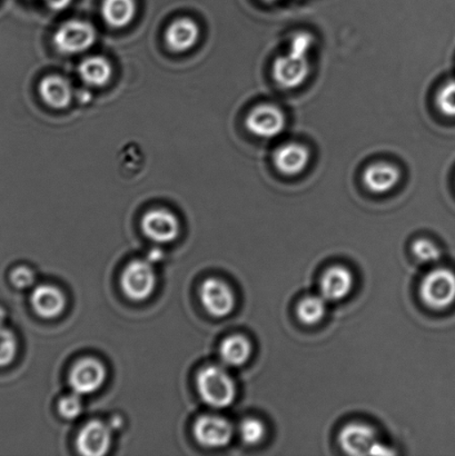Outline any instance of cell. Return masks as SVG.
I'll use <instances>...</instances> for the list:
<instances>
[{
	"label": "cell",
	"instance_id": "cell-1",
	"mask_svg": "<svg viewBox=\"0 0 455 456\" xmlns=\"http://www.w3.org/2000/svg\"><path fill=\"white\" fill-rule=\"evenodd\" d=\"M312 44L313 37L309 33H298L292 38L288 52L275 61L273 77L280 87L294 89L305 83L311 73Z\"/></svg>",
	"mask_w": 455,
	"mask_h": 456
},
{
	"label": "cell",
	"instance_id": "cell-2",
	"mask_svg": "<svg viewBox=\"0 0 455 456\" xmlns=\"http://www.w3.org/2000/svg\"><path fill=\"white\" fill-rule=\"evenodd\" d=\"M196 383L200 397L212 408L224 409L233 403L235 383L222 366L209 365L200 370Z\"/></svg>",
	"mask_w": 455,
	"mask_h": 456
},
{
	"label": "cell",
	"instance_id": "cell-3",
	"mask_svg": "<svg viewBox=\"0 0 455 456\" xmlns=\"http://www.w3.org/2000/svg\"><path fill=\"white\" fill-rule=\"evenodd\" d=\"M377 431L368 424H347L338 435V444L350 455H389L392 450L378 442Z\"/></svg>",
	"mask_w": 455,
	"mask_h": 456
},
{
	"label": "cell",
	"instance_id": "cell-4",
	"mask_svg": "<svg viewBox=\"0 0 455 456\" xmlns=\"http://www.w3.org/2000/svg\"><path fill=\"white\" fill-rule=\"evenodd\" d=\"M423 303L432 310H444L455 302V273L449 268H436L421 281Z\"/></svg>",
	"mask_w": 455,
	"mask_h": 456
},
{
	"label": "cell",
	"instance_id": "cell-5",
	"mask_svg": "<svg viewBox=\"0 0 455 456\" xmlns=\"http://www.w3.org/2000/svg\"><path fill=\"white\" fill-rule=\"evenodd\" d=\"M96 30L87 21L73 20L66 21L53 35V45L62 53L74 55L93 46Z\"/></svg>",
	"mask_w": 455,
	"mask_h": 456
},
{
	"label": "cell",
	"instance_id": "cell-6",
	"mask_svg": "<svg viewBox=\"0 0 455 456\" xmlns=\"http://www.w3.org/2000/svg\"><path fill=\"white\" fill-rule=\"evenodd\" d=\"M123 292L133 301H144L154 292L156 274L151 263L136 259L128 264L122 275Z\"/></svg>",
	"mask_w": 455,
	"mask_h": 456
},
{
	"label": "cell",
	"instance_id": "cell-7",
	"mask_svg": "<svg viewBox=\"0 0 455 456\" xmlns=\"http://www.w3.org/2000/svg\"><path fill=\"white\" fill-rule=\"evenodd\" d=\"M245 125L249 132L261 138L280 136L287 125L283 110L273 104H262L249 111Z\"/></svg>",
	"mask_w": 455,
	"mask_h": 456
},
{
	"label": "cell",
	"instance_id": "cell-8",
	"mask_svg": "<svg viewBox=\"0 0 455 456\" xmlns=\"http://www.w3.org/2000/svg\"><path fill=\"white\" fill-rule=\"evenodd\" d=\"M105 379L104 365L93 357H85L78 361L71 370L69 383L76 395H87L100 390Z\"/></svg>",
	"mask_w": 455,
	"mask_h": 456
},
{
	"label": "cell",
	"instance_id": "cell-9",
	"mask_svg": "<svg viewBox=\"0 0 455 456\" xmlns=\"http://www.w3.org/2000/svg\"><path fill=\"white\" fill-rule=\"evenodd\" d=\"M194 436L200 445L211 449L223 448L230 444L233 428L226 419L204 415L195 423Z\"/></svg>",
	"mask_w": 455,
	"mask_h": 456
},
{
	"label": "cell",
	"instance_id": "cell-10",
	"mask_svg": "<svg viewBox=\"0 0 455 456\" xmlns=\"http://www.w3.org/2000/svg\"><path fill=\"white\" fill-rule=\"evenodd\" d=\"M205 310L215 317H224L233 311L235 297L230 286L217 279L204 281L199 290Z\"/></svg>",
	"mask_w": 455,
	"mask_h": 456
},
{
	"label": "cell",
	"instance_id": "cell-11",
	"mask_svg": "<svg viewBox=\"0 0 455 456\" xmlns=\"http://www.w3.org/2000/svg\"><path fill=\"white\" fill-rule=\"evenodd\" d=\"M142 228L144 234L156 243H169L178 236L180 223L167 209H153L142 217Z\"/></svg>",
	"mask_w": 455,
	"mask_h": 456
},
{
	"label": "cell",
	"instance_id": "cell-12",
	"mask_svg": "<svg viewBox=\"0 0 455 456\" xmlns=\"http://www.w3.org/2000/svg\"><path fill=\"white\" fill-rule=\"evenodd\" d=\"M111 444V428L101 421H92L78 435L77 449L80 454L101 456L107 453Z\"/></svg>",
	"mask_w": 455,
	"mask_h": 456
},
{
	"label": "cell",
	"instance_id": "cell-13",
	"mask_svg": "<svg viewBox=\"0 0 455 456\" xmlns=\"http://www.w3.org/2000/svg\"><path fill=\"white\" fill-rule=\"evenodd\" d=\"M310 159V150L300 142H288L280 146L273 156L275 167L287 176H296L305 172Z\"/></svg>",
	"mask_w": 455,
	"mask_h": 456
},
{
	"label": "cell",
	"instance_id": "cell-14",
	"mask_svg": "<svg viewBox=\"0 0 455 456\" xmlns=\"http://www.w3.org/2000/svg\"><path fill=\"white\" fill-rule=\"evenodd\" d=\"M321 295L329 302H337L351 293L354 277L345 266H333L321 279Z\"/></svg>",
	"mask_w": 455,
	"mask_h": 456
},
{
	"label": "cell",
	"instance_id": "cell-15",
	"mask_svg": "<svg viewBox=\"0 0 455 456\" xmlns=\"http://www.w3.org/2000/svg\"><path fill=\"white\" fill-rule=\"evenodd\" d=\"M400 181V169L387 162L369 165L363 173L364 185L374 194L387 193L394 190Z\"/></svg>",
	"mask_w": 455,
	"mask_h": 456
},
{
	"label": "cell",
	"instance_id": "cell-16",
	"mask_svg": "<svg viewBox=\"0 0 455 456\" xmlns=\"http://www.w3.org/2000/svg\"><path fill=\"white\" fill-rule=\"evenodd\" d=\"M31 305L36 313L44 319H53L65 308L64 294L56 286L40 285L31 295Z\"/></svg>",
	"mask_w": 455,
	"mask_h": 456
},
{
	"label": "cell",
	"instance_id": "cell-17",
	"mask_svg": "<svg viewBox=\"0 0 455 456\" xmlns=\"http://www.w3.org/2000/svg\"><path fill=\"white\" fill-rule=\"evenodd\" d=\"M199 37V28L190 18L173 21L167 30V43L174 52L183 53L193 48Z\"/></svg>",
	"mask_w": 455,
	"mask_h": 456
},
{
	"label": "cell",
	"instance_id": "cell-18",
	"mask_svg": "<svg viewBox=\"0 0 455 456\" xmlns=\"http://www.w3.org/2000/svg\"><path fill=\"white\" fill-rule=\"evenodd\" d=\"M39 94L47 105L62 110L70 104L73 89L69 80L61 76H47L39 84Z\"/></svg>",
	"mask_w": 455,
	"mask_h": 456
},
{
	"label": "cell",
	"instance_id": "cell-19",
	"mask_svg": "<svg viewBox=\"0 0 455 456\" xmlns=\"http://www.w3.org/2000/svg\"><path fill=\"white\" fill-rule=\"evenodd\" d=\"M79 75L87 85L102 87L105 86L113 76V67L104 57H88L80 64Z\"/></svg>",
	"mask_w": 455,
	"mask_h": 456
},
{
	"label": "cell",
	"instance_id": "cell-20",
	"mask_svg": "<svg viewBox=\"0 0 455 456\" xmlns=\"http://www.w3.org/2000/svg\"><path fill=\"white\" fill-rule=\"evenodd\" d=\"M135 12V0H104L102 6L104 20L114 28L131 24Z\"/></svg>",
	"mask_w": 455,
	"mask_h": 456
},
{
	"label": "cell",
	"instance_id": "cell-21",
	"mask_svg": "<svg viewBox=\"0 0 455 456\" xmlns=\"http://www.w3.org/2000/svg\"><path fill=\"white\" fill-rule=\"evenodd\" d=\"M251 353V343L242 335H233V337L225 338L220 350L223 363L233 366V368L247 363Z\"/></svg>",
	"mask_w": 455,
	"mask_h": 456
},
{
	"label": "cell",
	"instance_id": "cell-22",
	"mask_svg": "<svg viewBox=\"0 0 455 456\" xmlns=\"http://www.w3.org/2000/svg\"><path fill=\"white\" fill-rule=\"evenodd\" d=\"M327 313V299L322 295H309L297 307L298 320L306 325L318 324Z\"/></svg>",
	"mask_w": 455,
	"mask_h": 456
},
{
	"label": "cell",
	"instance_id": "cell-23",
	"mask_svg": "<svg viewBox=\"0 0 455 456\" xmlns=\"http://www.w3.org/2000/svg\"><path fill=\"white\" fill-rule=\"evenodd\" d=\"M240 433L244 444L256 445L264 439L266 428L260 419L251 418L244 419L240 424Z\"/></svg>",
	"mask_w": 455,
	"mask_h": 456
},
{
	"label": "cell",
	"instance_id": "cell-24",
	"mask_svg": "<svg viewBox=\"0 0 455 456\" xmlns=\"http://www.w3.org/2000/svg\"><path fill=\"white\" fill-rule=\"evenodd\" d=\"M17 339L11 330L0 326V368L7 366L15 359Z\"/></svg>",
	"mask_w": 455,
	"mask_h": 456
},
{
	"label": "cell",
	"instance_id": "cell-25",
	"mask_svg": "<svg viewBox=\"0 0 455 456\" xmlns=\"http://www.w3.org/2000/svg\"><path fill=\"white\" fill-rule=\"evenodd\" d=\"M436 106L448 118H455V80H449L436 95Z\"/></svg>",
	"mask_w": 455,
	"mask_h": 456
},
{
	"label": "cell",
	"instance_id": "cell-26",
	"mask_svg": "<svg viewBox=\"0 0 455 456\" xmlns=\"http://www.w3.org/2000/svg\"><path fill=\"white\" fill-rule=\"evenodd\" d=\"M412 250L418 261L422 263H436L441 258L440 248L429 240L421 239L414 241Z\"/></svg>",
	"mask_w": 455,
	"mask_h": 456
},
{
	"label": "cell",
	"instance_id": "cell-27",
	"mask_svg": "<svg viewBox=\"0 0 455 456\" xmlns=\"http://www.w3.org/2000/svg\"><path fill=\"white\" fill-rule=\"evenodd\" d=\"M79 396L74 393V395H67L61 400L58 410L62 418L74 419L79 417L83 411L82 400Z\"/></svg>",
	"mask_w": 455,
	"mask_h": 456
},
{
	"label": "cell",
	"instance_id": "cell-28",
	"mask_svg": "<svg viewBox=\"0 0 455 456\" xmlns=\"http://www.w3.org/2000/svg\"><path fill=\"white\" fill-rule=\"evenodd\" d=\"M12 283L17 289H25L30 288L34 284V273L27 267H18L13 270L11 275Z\"/></svg>",
	"mask_w": 455,
	"mask_h": 456
},
{
	"label": "cell",
	"instance_id": "cell-29",
	"mask_svg": "<svg viewBox=\"0 0 455 456\" xmlns=\"http://www.w3.org/2000/svg\"><path fill=\"white\" fill-rule=\"evenodd\" d=\"M46 2L53 11H61V9L69 6L71 0H46Z\"/></svg>",
	"mask_w": 455,
	"mask_h": 456
},
{
	"label": "cell",
	"instance_id": "cell-30",
	"mask_svg": "<svg viewBox=\"0 0 455 456\" xmlns=\"http://www.w3.org/2000/svg\"><path fill=\"white\" fill-rule=\"evenodd\" d=\"M162 258H163V252H162V250H160L158 248L151 249V250H150V253L147 254V261H149L151 264L156 263V262H160V261H162Z\"/></svg>",
	"mask_w": 455,
	"mask_h": 456
},
{
	"label": "cell",
	"instance_id": "cell-31",
	"mask_svg": "<svg viewBox=\"0 0 455 456\" xmlns=\"http://www.w3.org/2000/svg\"><path fill=\"white\" fill-rule=\"evenodd\" d=\"M120 424H122V419L114 418L113 419H111L110 427L111 430H114V428H118L120 427Z\"/></svg>",
	"mask_w": 455,
	"mask_h": 456
},
{
	"label": "cell",
	"instance_id": "cell-32",
	"mask_svg": "<svg viewBox=\"0 0 455 456\" xmlns=\"http://www.w3.org/2000/svg\"><path fill=\"white\" fill-rule=\"evenodd\" d=\"M4 319H6V314H4L3 308H0V326L4 325Z\"/></svg>",
	"mask_w": 455,
	"mask_h": 456
},
{
	"label": "cell",
	"instance_id": "cell-33",
	"mask_svg": "<svg viewBox=\"0 0 455 456\" xmlns=\"http://www.w3.org/2000/svg\"><path fill=\"white\" fill-rule=\"evenodd\" d=\"M266 2L274 3V2H279V0H266Z\"/></svg>",
	"mask_w": 455,
	"mask_h": 456
}]
</instances>
